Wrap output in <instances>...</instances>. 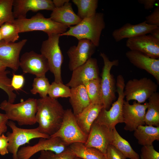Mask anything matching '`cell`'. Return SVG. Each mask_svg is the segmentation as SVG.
Returning a JSON list of instances; mask_svg holds the SVG:
<instances>
[{
	"label": "cell",
	"instance_id": "cell-46",
	"mask_svg": "<svg viewBox=\"0 0 159 159\" xmlns=\"http://www.w3.org/2000/svg\"><path fill=\"white\" fill-rule=\"evenodd\" d=\"M7 68L6 66L0 60V72L6 70Z\"/></svg>",
	"mask_w": 159,
	"mask_h": 159
},
{
	"label": "cell",
	"instance_id": "cell-23",
	"mask_svg": "<svg viewBox=\"0 0 159 159\" xmlns=\"http://www.w3.org/2000/svg\"><path fill=\"white\" fill-rule=\"evenodd\" d=\"M103 107L102 104L91 103L81 113L75 116L77 124L86 134L88 135L92 125Z\"/></svg>",
	"mask_w": 159,
	"mask_h": 159
},
{
	"label": "cell",
	"instance_id": "cell-28",
	"mask_svg": "<svg viewBox=\"0 0 159 159\" xmlns=\"http://www.w3.org/2000/svg\"><path fill=\"white\" fill-rule=\"evenodd\" d=\"M69 147L76 156L83 159H105L103 154L97 149L86 146L84 143H76Z\"/></svg>",
	"mask_w": 159,
	"mask_h": 159
},
{
	"label": "cell",
	"instance_id": "cell-21",
	"mask_svg": "<svg viewBox=\"0 0 159 159\" xmlns=\"http://www.w3.org/2000/svg\"><path fill=\"white\" fill-rule=\"evenodd\" d=\"M158 27L159 26L148 24L145 21L135 24L127 23L114 30L112 35L115 41L118 42L124 39H128L150 34Z\"/></svg>",
	"mask_w": 159,
	"mask_h": 159
},
{
	"label": "cell",
	"instance_id": "cell-20",
	"mask_svg": "<svg viewBox=\"0 0 159 159\" xmlns=\"http://www.w3.org/2000/svg\"><path fill=\"white\" fill-rule=\"evenodd\" d=\"M125 55L132 64L152 75L159 84V59L152 58L139 52L131 50L127 51Z\"/></svg>",
	"mask_w": 159,
	"mask_h": 159
},
{
	"label": "cell",
	"instance_id": "cell-36",
	"mask_svg": "<svg viewBox=\"0 0 159 159\" xmlns=\"http://www.w3.org/2000/svg\"><path fill=\"white\" fill-rule=\"evenodd\" d=\"M40 152L37 159H72L76 156L69 147L63 152L58 154L48 150Z\"/></svg>",
	"mask_w": 159,
	"mask_h": 159
},
{
	"label": "cell",
	"instance_id": "cell-44",
	"mask_svg": "<svg viewBox=\"0 0 159 159\" xmlns=\"http://www.w3.org/2000/svg\"><path fill=\"white\" fill-rule=\"evenodd\" d=\"M53 3L55 8H59L63 6L66 3L69 2V0H53Z\"/></svg>",
	"mask_w": 159,
	"mask_h": 159
},
{
	"label": "cell",
	"instance_id": "cell-6",
	"mask_svg": "<svg viewBox=\"0 0 159 159\" xmlns=\"http://www.w3.org/2000/svg\"><path fill=\"white\" fill-rule=\"evenodd\" d=\"M59 34L48 35L47 39L43 41L40 50L41 54L47 59L49 70L54 74V81L63 83L61 76V66L64 57L59 42Z\"/></svg>",
	"mask_w": 159,
	"mask_h": 159
},
{
	"label": "cell",
	"instance_id": "cell-9",
	"mask_svg": "<svg viewBox=\"0 0 159 159\" xmlns=\"http://www.w3.org/2000/svg\"><path fill=\"white\" fill-rule=\"evenodd\" d=\"M158 88V85L150 78L134 79L125 84L124 93L126 101L134 100L141 104L157 92Z\"/></svg>",
	"mask_w": 159,
	"mask_h": 159
},
{
	"label": "cell",
	"instance_id": "cell-13",
	"mask_svg": "<svg viewBox=\"0 0 159 159\" xmlns=\"http://www.w3.org/2000/svg\"><path fill=\"white\" fill-rule=\"evenodd\" d=\"M96 47L90 40L86 39L79 40L77 45L70 47L67 52L70 70L73 71L92 57Z\"/></svg>",
	"mask_w": 159,
	"mask_h": 159
},
{
	"label": "cell",
	"instance_id": "cell-40",
	"mask_svg": "<svg viewBox=\"0 0 159 159\" xmlns=\"http://www.w3.org/2000/svg\"><path fill=\"white\" fill-rule=\"evenodd\" d=\"M24 82L25 79L23 75L13 74L11 79V86L14 90H19L23 87Z\"/></svg>",
	"mask_w": 159,
	"mask_h": 159
},
{
	"label": "cell",
	"instance_id": "cell-32",
	"mask_svg": "<svg viewBox=\"0 0 159 159\" xmlns=\"http://www.w3.org/2000/svg\"><path fill=\"white\" fill-rule=\"evenodd\" d=\"M50 84L48 79L45 77H36L33 80L31 93L34 95L38 94L41 98L48 96Z\"/></svg>",
	"mask_w": 159,
	"mask_h": 159
},
{
	"label": "cell",
	"instance_id": "cell-10",
	"mask_svg": "<svg viewBox=\"0 0 159 159\" xmlns=\"http://www.w3.org/2000/svg\"><path fill=\"white\" fill-rule=\"evenodd\" d=\"M88 135L85 133L77 124L71 109L65 110L62 123L59 130L51 137H58L70 145L76 143H85Z\"/></svg>",
	"mask_w": 159,
	"mask_h": 159
},
{
	"label": "cell",
	"instance_id": "cell-3",
	"mask_svg": "<svg viewBox=\"0 0 159 159\" xmlns=\"http://www.w3.org/2000/svg\"><path fill=\"white\" fill-rule=\"evenodd\" d=\"M0 109L4 110L9 120L16 121L20 126L32 125L36 122L37 99L29 98L16 104L6 100L0 104Z\"/></svg>",
	"mask_w": 159,
	"mask_h": 159
},
{
	"label": "cell",
	"instance_id": "cell-34",
	"mask_svg": "<svg viewBox=\"0 0 159 159\" xmlns=\"http://www.w3.org/2000/svg\"><path fill=\"white\" fill-rule=\"evenodd\" d=\"M71 89L63 83L53 82L50 85L48 91V96L57 99L58 98H67L71 96Z\"/></svg>",
	"mask_w": 159,
	"mask_h": 159
},
{
	"label": "cell",
	"instance_id": "cell-12",
	"mask_svg": "<svg viewBox=\"0 0 159 159\" xmlns=\"http://www.w3.org/2000/svg\"><path fill=\"white\" fill-rule=\"evenodd\" d=\"M148 106V102L141 104L135 101L131 105L129 102L124 100L123 116L125 130L134 131L139 126L145 124L144 117Z\"/></svg>",
	"mask_w": 159,
	"mask_h": 159
},
{
	"label": "cell",
	"instance_id": "cell-26",
	"mask_svg": "<svg viewBox=\"0 0 159 159\" xmlns=\"http://www.w3.org/2000/svg\"><path fill=\"white\" fill-rule=\"evenodd\" d=\"M121 152L126 158L140 159L139 155L132 149L129 143L119 134L115 127L112 131L110 144Z\"/></svg>",
	"mask_w": 159,
	"mask_h": 159
},
{
	"label": "cell",
	"instance_id": "cell-42",
	"mask_svg": "<svg viewBox=\"0 0 159 159\" xmlns=\"http://www.w3.org/2000/svg\"><path fill=\"white\" fill-rule=\"evenodd\" d=\"M8 119L5 114L0 112V131L4 133L7 131Z\"/></svg>",
	"mask_w": 159,
	"mask_h": 159
},
{
	"label": "cell",
	"instance_id": "cell-27",
	"mask_svg": "<svg viewBox=\"0 0 159 159\" xmlns=\"http://www.w3.org/2000/svg\"><path fill=\"white\" fill-rule=\"evenodd\" d=\"M145 117L146 125L159 127V93L156 92L148 99Z\"/></svg>",
	"mask_w": 159,
	"mask_h": 159
},
{
	"label": "cell",
	"instance_id": "cell-48",
	"mask_svg": "<svg viewBox=\"0 0 159 159\" xmlns=\"http://www.w3.org/2000/svg\"><path fill=\"white\" fill-rule=\"evenodd\" d=\"M2 40V39L0 30V42Z\"/></svg>",
	"mask_w": 159,
	"mask_h": 159
},
{
	"label": "cell",
	"instance_id": "cell-2",
	"mask_svg": "<svg viewBox=\"0 0 159 159\" xmlns=\"http://www.w3.org/2000/svg\"><path fill=\"white\" fill-rule=\"evenodd\" d=\"M105 27L104 14L97 12L94 16L82 20L78 24L69 27L68 30L59 35L72 36L78 40L87 39L97 47L99 46L101 33Z\"/></svg>",
	"mask_w": 159,
	"mask_h": 159
},
{
	"label": "cell",
	"instance_id": "cell-14",
	"mask_svg": "<svg viewBox=\"0 0 159 159\" xmlns=\"http://www.w3.org/2000/svg\"><path fill=\"white\" fill-rule=\"evenodd\" d=\"M19 67L24 73L45 77L49 70L47 60L42 54L33 51L24 53L20 59Z\"/></svg>",
	"mask_w": 159,
	"mask_h": 159
},
{
	"label": "cell",
	"instance_id": "cell-1",
	"mask_svg": "<svg viewBox=\"0 0 159 159\" xmlns=\"http://www.w3.org/2000/svg\"><path fill=\"white\" fill-rule=\"evenodd\" d=\"M65 110L57 99L49 96L37 99V127L41 133L50 137L60 128Z\"/></svg>",
	"mask_w": 159,
	"mask_h": 159
},
{
	"label": "cell",
	"instance_id": "cell-38",
	"mask_svg": "<svg viewBox=\"0 0 159 159\" xmlns=\"http://www.w3.org/2000/svg\"><path fill=\"white\" fill-rule=\"evenodd\" d=\"M105 159H126L124 155L115 147L109 144L107 147Z\"/></svg>",
	"mask_w": 159,
	"mask_h": 159
},
{
	"label": "cell",
	"instance_id": "cell-17",
	"mask_svg": "<svg viewBox=\"0 0 159 159\" xmlns=\"http://www.w3.org/2000/svg\"><path fill=\"white\" fill-rule=\"evenodd\" d=\"M126 44L130 50L139 52L152 58L159 59V40L150 34L127 39Z\"/></svg>",
	"mask_w": 159,
	"mask_h": 159
},
{
	"label": "cell",
	"instance_id": "cell-49",
	"mask_svg": "<svg viewBox=\"0 0 159 159\" xmlns=\"http://www.w3.org/2000/svg\"><path fill=\"white\" fill-rule=\"evenodd\" d=\"M3 134L0 131V136L2 134Z\"/></svg>",
	"mask_w": 159,
	"mask_h": 159
},
{
	"label": "cell",
	"instance_id": "cell-19",
	"mask_svg": "<svg viewBox=\"0 0 159 159\" xmlns=\"http://www.w3.org/2000/svg\"><path fill=\"white\" fill-rule=\"evenodd\" d=\"M55 8L51 0H13L12 11L15 19H20L26 18V14L29 11H52Z\"/></svg>",
	"mask_w": 159,
	"mask_h": 159
},
{
	"label": "cell",
	"instance_id": "cell-45",
	"mask_svg": "<svg viewBox=\"0 0 159 159\" xmlns=\"http://www.w3.org/2000/svg\"><path fill=\"white\" fill-rule=\"evenodd\" d=\"M150 34L153 37L159 40V27L153 30Z\"/></svg>",
	"mask_w": 159,
	"mask_h": 159
},
{
	"label": "cell",
	"instance_id": "cell-7",
	"mask_svg": "<svg viewBox=\"0 0 159 159\" xmlns=\"http://www.w3.org/2000/svg\"><path fill=\"white\" fill-rule=\"evenodd\" d=\"M100 56L104 62L100 78L101 102L103 107L108 110L116 98V82L111 70L113 66H117L119 62L118 59L110 61L104 52H100Z\"/></svg>",
	"mask_w": 159,
	"mask_h": 159
},
{
	"label": "cell",
	"instance_id": "cell-22",
	"mask_svg": "<svg viewBox=\"0 0 159 159\" xmlns=\"http://www.w3.org/2000/svg\"><path fill=\"white\" fill-rule=\"evenodd\" d=\"M50 18L54 21L68 27L79 23L82 20L75 14L71 3H66L63 6L55 8L52 11Z\"/></svg>",
	"mask_w": 159,
	"mask_h": 159
},
{
	"label": "cell",
	"instance_id": "cell-29",
	"mask_svg": "<svg viewBox=\"0 0 159 159\" xmlns=\"http://www.w3.org/2000/svg\"><path fill=\"white\" fill-rule=\"evenodd\" d=\"M77 6V15L82 20L91 17L96 13L98 7V0H72Z\"/></svg>",
	"mask_w": 159,
	"mask_h": 159
},
{
	"label": "cell",
	"instance_id": "cell-41",
	"mask_svg": "<svg viewBox=\"0 0 159 159\" xmlns=\"http://www.w3.org/2000/svg\"><path fill=\"white\" fill-rule=\"evenodd\" d=\"M8 139L6 136L2 134L0 136V154L4 155L9 152L8 150Z\"/></svg>",
	"mask_w": 159,
	"mask_h": 159
},
{
	"label": "cell",
	"instance_id": "cell-8",
	"mask_svg": "<svg viewBox=\"0 0 159 159\" xmlns=\"http://www.w3.org/2000/svg\"><path fill=\"white\" fill-rule=\"evenodd\" d=\"M7 125L11 129L12 132H8V150L12 154L13 159H18L17 153L19 147L26 144H29L30 140L36 138H49L50 137L41 133L37 127L33 129H23L17 127L13 121H8Z\"/></svg>",
	"mask_w": 159,
	"mask_h": 159
},
{
	"label": "cell",
	"instance_id": "cell-25",
	"mask_svg": "<svg viewBox=\"0 0 159 159\" xmlns=\"http://www.w3.org/2000/svg\"><path fill=\"white\" fill-rule=\"evenodd\" d=\"M134 131L138 143L143 146L153 145L155 140L159 141V127L141 125Z\"/></svg>",
	"mask_w": 159,
	"mask_h": 159
},
{
	"label": "cell",
	"instance_id": "cell-16",
	"mask_svg": "<svg viewBox=\"0 0 159 159\" xmlns=\"http://www.w3.org/2000/svg\"><path fill=\"white\" fill-rule=\"evenodd\" d=\"M112 130L95 121L92 124L85 145L97 149L105 157L107 147L110 144Z\"/></svg>",
	"mask_w": 159,
	"mask_h": 159
},
{
	"label": "cell",
	"instance_id": "cell-4",
	"mask_svg": "<svg viewBox=\"0 0 159 159\" xmlns=\"http://www.w3.org/2000/svg\"><path fill=\"white\" fill-rule=\"evenodd\" d=\"M19 33L34 31H40L47 35L62 34L67 30L68 27L56 22L50 17L45 18L38 13L28 19L26 18L16 19L13 21Z\"/></svg>",
	"mask_w": 159,
	"mask_h": 159
},
{
	"label": "cell",
	"instance_id": "cell-5",
	"mask_svg": "<svg viewBox=\"0 0 159 159\" xmlns=\"http://www.w3.org/2000/svg\"><path fill=\"white\" fill-rule=\"evenodd\" d=\"M125 85L123 76L119 75L116 82V92L118 96L117 100L112 103L108 110L103 107L95 120L110 130L115 127L117 124L123 123V107L125 97L124 93Z\"/></svg>",
	"mask_w": 159,
	"mask_h": 159
},
{
	"label": "cell",
	"instance_id": "cell-47",
	"mask_svg": "<svg viewBox=\"0 0 159 159\" xmlns=\"http://www.w3.org/2000/svg\"><path fill=\"white\" fill-rule=\"evenodd\" d=\"M72 159H83L80 157H77V156H75V157H74Z\"/></svg>",
	"mask_w": 159,
	"mask_h": 159
},
{
	"label": "cell",
	"instance_id": "cell-24",
	"mask_svg": "<svg viewBox=\"0 0 159 159\" xmlns=\"http://www.w3.org/2000/svg\"><path fill=\"white\" fill-rule=\"evenodd\" d=\"M69 102L75 116L81 113L90 104L91 102L85 87L80 85L71 88Z\"/></svg>",
	"mask_w": 159,
	"mask_h": 159
},
{
	"label": "cell",
	"instance_id": "cell-11",
	"mask_svg": "<svg viewBox=\"0 0 159 159\" xmlns=\"http://www.w3.org/2000/svg\"><path fill=\"white\" fill-rule=\"evenodd\" d=\"M69 145L58 137L40 138L34 145L21 147L18 150L17 156L18 159H29L38 152L43 150L50 151L58 154L64 151Z\"/></svg>",
	"mask_w": 159,
	"mask_h": 159
},
{
	"label": "cell",
	"instance_id": "cell-39",
	"mask_svg": "<svg viewBox=\"0 0 159 159\" xmlns=\"http://www.w3.org/2000/svg\"><path fill=\"white\" fill-rule=\"evenodd\" d=\"M145 18V21L147 24L159 26V6L155 8L153 11Z\"/></svg>",
	"mask_w": 159,
	"mask_h": 159
},
{
	"label": "cell",
	"instance_id": "cell-35",
	"mask_svg": "<svg viewBox=\"0 0 159 159\" xmlns=\"http://www.w3.org/2000/svg\"><path fill=\"white\" fill-rule=\"evenodd\" d=\"M13 0H0V26L7 22H13Z\"/></svg>",
	"mask_w": 159,
	"mask_h": 159
},
{
	"label": "cell",
	"instance_id": "cell-43",
	"mask_svg": "<svg viewBox=\"0 0 159 159\" xmlns=\"http://www.w3.org/2000/svg\"><path fill=\"white\" fill-rule=\"evenodd\" d=\"M156 0H138L140 4H143L145 9L148 10L153 8L156 2Z\"/></svg>",
	"mask_w": 159,
	"mask_h": 159
},
{
	"label": "cell",
	"instance_id": "cell-31",
	"mask_svg": "<svg viewBox=\"0 0 159 159\" xmlns=\"http://www.w3.org/2000/svg\"><path fill=\"white\" fill-rule=\"evenodd\" d=\"M2 40L6 42H15L19 38V32L13 22H6L0 26Z\"/></svg>",
	"mask_w": 159,
	"mask_h": 159
},
{
	"label": "cell",
	"instance_id": "cell-33",
	"mask_svg": "<svg viewBox=\"0 0 159 159\" xmlns=\"http://www.w3.org/2000/svg\"><path fill=\"white\" fill-rule=\"evenodd\" d=\"M10 72L8 70L0 72V88L7 94L8 101L14 103L16 97V94L14 92V89L11 85V79L8 76Z\"/></svg>",
	"mask_w": 159,
	"mask_h": 159
},
{
	"label": "cell",
	"instance_id": "cell-37",
	"mask_svg": "<svg viewBox=\"0 0 159 159\" xmlns=\"http://www.w3.org/2000/svg\"><path fill=\"white\" fill-rule=\"evenodd\" d=\"M141 159H159V153L153 145L143 146L141 149Z\"/></svg>",
	"mask_w": 159,
	"mask_h": 159
},
{
	"label": "cell",
	"instance_id": "cell-30",
	"mask_svg": "<svg viewBox=\"0 0 159 159\" xmlns=\"http://www.w3.org/2000/svg\"><path fill=\"white\" fill-rule=\"evenodd\" d=\"M100 80L99 78L85 83V86L91 103L102 104Z\"/></svg>",
	"mask_w": 159,
	"mask_h": 159
},
{
	"label": "cell",
	"instance_id": "cell-15",
	"mask_svg": "<svg viewBox=\"0 0 159 159\" xmlns=\"http://www.w3.org/2000/svg\"><path fill=\"white\" fill-rule=\"evenodd\" d=\"M72 71L70 81L66 85L72 88L99 78V70L97 59L91 57L85 63Z\"/></svg>",
	"mask_w": 159,
	"mask_h": 159
},
{
	"label": "cell",
	"instance_id": "cell-18",
	"mask_svg": "<svg viewBox=\"0 0 159 159\" xmlns=\"http://www.w3.org/2000/svg\"><path fill=\"white\" fill-rule=\"evenodd\" d=\"M24 39L17 42L7 43L0 42V60L6 66L14 71L19 67V55L21 50L27 42Z\"/></svg>",
	"mask_w": 159,
	"mask_h": 159
}]
</instances>
